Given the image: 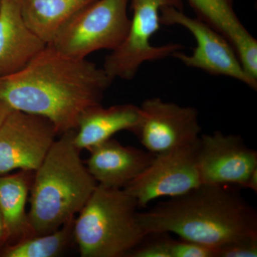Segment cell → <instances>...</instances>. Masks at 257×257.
Here are the masks:
<instances>
[{"mask_svg":"<svg viewBox=\"0 0 257 257\" xmlns=\"http://www.w3.org/2000/svg\"><path fill=\"white\" fill-rule=\"evenodd\" d=\"M113 81L103 67L47 45L21 70L0 77V100L46 118L60 136L76 130L84 111L101 104Z\"/></svg>","mask_w":257,"mask_h":257,"instance_id":"6da1fadb","label":"cell"},{"mask_svg":"<svg viewBox=\"0 0 257 257\" xmlns=\"http://www.w3.org/2000/svg\"><path fill=\"white\" fill-rule=\"evenodd\" d=\"M240 187L202 184L138 214L145 234L173 233L180 239L216 250L257 236V213Z\"/></svg>","mask_w":257,"mask_h":257,"instance_id":"7a4b0ae2","label":"cell"},{"mask_svg":"<svg viewBox=\"0 0 257 257\" xmlns=\"http://www.w3.org/2000/svg\"><path fill=\"white\" fill-rule=\"evenodd\" d=\"M74 133L60 135L35 171L28 212L34 235L52 232L74 220L97 186L74 145Z\"/></svg>","mask_w":257,"mask_h":257,"instance_id":"3957f363","label":"cell"},{"mask_svg":"<svg viewBox=\"0 0 257 257\" xmlns=\"http://www.w3.org/2000/svg\"><path fill=\"white\" fill-rule=\"evenodd\" d=\"M136 199L124 189L97 184L74 221L82 257H124L146 236Z\"/></svg>","mask_w":257,"mask_h":257,"instance_id":"277c9868","label":"cell"},{"mask_svg":"<svg viewBox=\"0 0 257 257\" xmlns=\"http://www.w3.org/2000/svg\"><path fill=\"white\" fill-rule=\"evenodd\" d=\"M130 0H96L79 11L49 44L64 55L86 59L96 51H113L127 35Z\"/></svg>","mask_w":257,"mask_h":257,"instance_id":"5b68a950","label":"cell"},{"mask_svg":"<svg viewBox=\"0 0 257 257\" xmlns=\"http://www.w3.org/2000/svg\"><path fill=\"white\" fill-rule=\"evenodd\" d=\"M130 4L133 16L127 35L121 45L106 56L102 67L113 80H131L145 62L164 60L183 48L179 44H152L162 25L161 10L173 7L183 10L182 0H130Z\"/></svg>","mask_w":257,"mask_h":257,"instance_id":"8992f818","label":"cell"},{"mask_svg":"<svg viewBox=\"0 0 257 257\" xmlns=\"http://www.w3.org/2000/svg\"><path fill=\"white\" fill-rule=\"evenodd\" d=\"M161 24L166 26L178 25L190 32L196 42L192 55L181 51L172 57L186 67L200 69L214 76H223L236 79L256 90L257 81L245 72L234 47L226 37L197 18H191L183 10L173 7L161 10Z\"/></svg>","mask_w":257,"mask_h":257,"instance_id":"52a82bcc","label":"cell"},{"mask_svg":"<svg viewBox=\"0 0 257 257\" xmlns=\"http://www.w3.org/2000/svg\"><path fill=\"white\" fill-rule=\"evenodd\" d=\"M197 143L155 155L150 165L124 187L136 199L139 208L147 207L158 198L181 195L202 184Z\"/></svg>","mask_w":257,"mask_h":257,"instance_id":"ba28073f","label":"cell"},{"mask_svg":"<svg viewBox=\"0 0 257 257\" xmlns=\"http://www.w3.org/2000/svg\"><path fill=\"white\" fill-rule=\"evenodd\" d=\"M58 135L46 118L12 111L0 127V176L36 171Z\"/></svg>","mask_w":257,"mask_h":257,"instance_id":"9c48e42d","label":"cell"},{"mask_svg":"<svg viewBox=\"0 0 257 257\" xmlns=\"http://www.w3.org/2000/svg\"><path fill=\"white\" fill-rule=\"evenodd\" d=\"M141 123L135 134L154 155L197 143L201 135L199 115L192 106H182L159 97L143 101Z\"/></svg>","mask_w":257,"mask_h":257,"instance_id":"30bf717a","label":"cell"},{"mask_svg":"<svg viewBox=\"0 0 257 257\" xmlns=\"http://www.w3.org/2000/svg\"><path fill=\"white\" fill-rule=\"evenodd\" d=\"M197 162L202 184H229L244 188L250 175L257 169V152L239 135L218 131L200 135Z\"/></svg>","mask_w":257,"mask_h":257,"instance_id":"8fae6325","label":"cell"},{"mask_svg":"<svg viewBox=\"0 0 257 257\" xmlns=\"http://www.w3.org/2000/svg\"><path fill=\"white\" fill-rule=\"evenodd\" d=\"M88 171L98 184L124 189L150 165L155 155L147 150L124 146L114 139L89 150Z\"/></svg>","mask_w":257,"mask_h":257,"instance_id":"7c38bea8","label":"cell"},{"mask_svg":"<svg viewBox=\"0 0 257 257\" xmlns=\"http://www.w3.org/2000/svg\"><path fill=\"white\" fill-rule=\"evenodd\" d=\"M47 45L24 20L20 0L0 1V77L21 70Z\"/></svg>","mask_w":257,"mask_h":257,"instance_id":"4fadbf2b","label":"cell"},{"mask_svg":"<svg viewBox=\"0 0 257 257\" xmlns=\"http://www.w3.org/2000/svg\"><path fill=\"white\" fill-rule=\"evenodd\" d=\"M197 18L220 32L234 47L246 73L257 81V41L240 21L234 0H187Z\"/></svg>","mask_w":257,"mask_h":257,"instance_id":"5bb4252c","label":"cell"},{"mask_svg":"<svg viewBox=\"0 0 257 257\" xmlns=\"http://www.w3.org/2000/svg\"><path fill=\"white\" fill-rule=\"evenodd\" d=\"M143 118L140 106L132 104L103 107L93 106L83 112L74 130V143L78 150L89 151L112 138L119 132L138 130Z\"/></svg>","mask_w":257,"mask_h":257,"instance_id":"9a60e30c","label":"cell"},{"mask_svg":"<svg viewBox=\"0 0 257 257\" xmlns=\"http://www.w3.org/2000/svg\"><path fill=\"white\" fill-rule=\"evenodd\" d=\"M35 171L20 170L0 176V211L4 219L9 242L33 236L26 204Z\"/></svg>","mask_w":257,"mask_h":257,"instance_id":"2e32d148","label":"cell"},{"mask_svg":"<svg viewBox=\"0 0 257 257\" xmlns=\"http://www.w3.org/2000/svg\"><path fill=\"white\" fill-rule=\"evenodd\" d=\"M96 0H20L24 20L49 45L62 27L79 11Z\"/></svg>","mask_w":257,"mask_h":257,"instance_id":"e0dca14e","label":"cell"},{"mask_svg":"<svg viewBox=\"0 0 257 257\" xmlns=\"http://www.w3.org/2000/svg\"><path fill=\"white\" fill-rule=\"evenodd\" d=\"M74 220L58 229L42 235H33L0 249L1 257H55L64 252L74 241Z\"/></svg>","mask_w":257,"mask_h":257,"instance_id":"ac0fdd59","label":"cell"},{"mask_svg":"<svg viewBox=\"0 0 257 257\" xmlns=\"http://www.w3.org/2000/svg\"><path fill=\"white\" fill-rule=\"evenodd\" d=\"M167 233H152L132 250L126 257H172L171 238Z\"/></svg>","mask_w":257,"mask_h":257,"instance_id":"d6986e66","label":"cell"},{"mask_svg":"<svg viewBox=\"0 0 257 257\" xmlns=\"http://www.w3.org/2000/svg\"><path fill=\"white\" fill-rule=\"evenodd\" d=\"M170 253L172 257H216L213 248L180 238L171 239Z\"/></svg>","mask_w":257,"mask_h":257,"instance_id":"ffe728a7","label":"cell"},{"mask_svg":"<svg viewBox=\"0 0 257 257\" xmlns=\"http://www.w3.org/2000/svg\"><path fill=\"white\" fill-rule=\"evenodd\" d=\"M257 236L228 243L216 250V257H256Z\"/></svg>","mask_w":257,"mask_h":257,"instance_id":"44dd1931","label":"cell"},{"mask_svg":"<svg viewBox=\"0 0 257 257\" xmlns=\"http://www.w3.org/2000/svg\"><path fill=\"white\" fill-rule=\"evenodd\" d=\"M9 242V235L5 225L4 219L0 211V249Z\"/></svg>","mask_w":257,"mask_h":257,"instance_id":"7402d4cb","label":"cell"},{"mask_svg":"<svg viewBox=\"0 0 257 257\" xmlns=\"http://www.w3.org/2000/svg\"><path fill=\"white\" fill-rule=\"evenodd\" d=\"M13 110L14 109H12L8 104H7L4 101L0 100V127Z\"/></svg>","mask_w":257,"mask_h":257,"instance_id":"603a6c76","label":"cell"},{"mask_svg":"<svg viewBox=\"0 0 257 257\" xmlns=\"http://www.w3.org/2000/svg\"><path fill=\"white\" fill-rule=\"evenodd\" d=\"M244 188L249 189L253 192H257V169L253 171L245 184Z\"/></svg>","mask_w":257,"mask_h":257,"instance_id":"cb8c5ba5","label":"cell"},{"mask_svg":"<svg viewBox=\"0 0 257 257\" xmlns=\"http://www.w3.org/2000/svg\"><path fill=\"white\" fill-rule=\"evenodd\" d=\"M0 1H1V0H0Z\"/></svg>","mask_w":257,"mask_h":257,"instance_id":"d4e9b609","label":"cell"}]
</instances>
